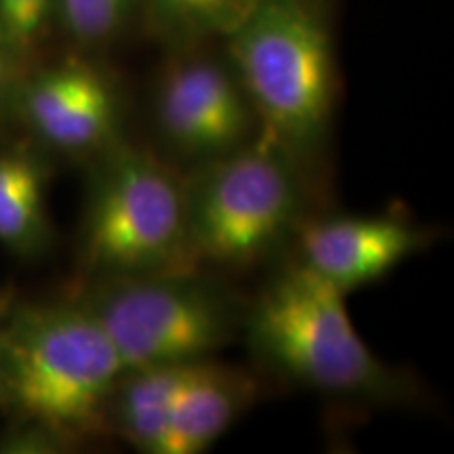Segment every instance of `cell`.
Returning <instances> with one entry per match:
<instances>
[{
	"instance_id": "6da1fadb",
	"label": "cell",
	"mask_w": 454,
	"mask_h": 454,
	"mask_svg": "<svg viewBox=\"0 0 454 454\" xmlns=\"http://www.w3.org/2000/svg\"><path fill=\"white\" fill-rule=\"evenodd\" d=\"M221 41L259 135L299 164L309 160L337 98L331 0H257Z\"/></svg>"
},
{
	"instance_id": "7a4b0ae2",
	"label": "cell",
	"mask_w": 454,
	"mask_h": 454,
	"mask_svg": "<svg viewBox=\"0 0 454 454\" xmlns=\"http://www.w3.org/2000/svg\"><path fill=\"white\" fill-rule=\"evenodd\" d=\"M124 372L110 337L78 301L11 308L0 331L3 406L66 444L104 427Z\"/></svg>"
},
{
	"instance_id": "3957f363",
	"label": "cell",
	"mask_w": 454,
	"mask_h": 454,
	"mask_svg": "<svg viewBox=\"0 0 454 454\" xmlns=\"http://www.w3.org/2000/svg\"><path fill=\"white\" fill-rule=\"evenodd\" d=\"M345 297L294 261L242 317L248 345L276 372L322 394L394 402L404 381L357 334Z\"/></svg>"
},
{
	"instance_id": "277c9868",
	"label": "cell",
	"mask_w": 454,
	"mask_h": 454,
	"mask_svg": "<svg viewBox=\"0 0 454 454\" xmlns=\"http://www.w3.org/2000/svg\"><path fill=\"white\" fill-rule=\"evenodd\" d=\"M98 160L82 225L87 270L99 278L192 271L184 181L122 139Z\"/></svg>"
},
{
	"instance_id": "5b68a950",
	"label": "cell",
	"mask_w": 454,
	"mask_h": 454,
	"mask_svg": "<svg viewBox=\"0 0 454 454\" xmlns=\"http://www.w3.org/2000/svg\"><path fill=\"white\" fill-rule=\"evenodd\" d=\"M301 164L263 135L200 164L184 181L187 238L196 261L248 265L301 225Z\"/></svg>"
},
{
	"instance_id": "8992f818",
	"label": "cell",
	"mask_w": 454,
	"mask_h": 454,
	"mask_svg": "<svg viewBox=\"0 0 454 454\" xmlns=\"http://www.w3.org/2000/svg\"><path fill=\"white\" fill-rule=\"evenodd\" d=\"M78 303L95 316L127 371L208 360L242 325L231 301L192 271L104 276Z\"/></svg>"
},
{
	"instance_id": "52a82bcc",
	"label": "cell",
	"mask_w": 454,
	"mask_h": 454,
	"mask_svg": "<svg viewBox=\"0 0 454 454\" xmlns=\"http://www.w3.org/2000/svg\"><path fill=\"white\" fill-rule=\"evenodd\" d=\"M156 89L164 141L192 160H213L253 139L257 116L227 59L200 47L173 49Z\"/></svg>"
},
{
	"instance_id": "ba28073f",
	"label": "cell",
	"mask_w": 454,
	"mask_h": 454,
	"mask_svg": "<svg viewBox=\"0 0 454 454\" xmlns=\"http://www.w3.org/2000/svg\"><path fill=\"white\" fill-rule=\"evenodd\" d=\"M13 110L38 141L72 156H98L121 139L118 87L90 53L74 49L21 76Z\"/></svg>"
},
{
	"instance_id": "9c48e42d",
	"label": "cell",
	"mask_w": 454,
	"mask_h": 454,
	"mask_svg": "<svg viewBox=\"0 0 454 454\" xmlns=\"http://www.w3.org/2000/svg\"><path fill=\"white\" fill-rule=\"evenodd\" d=\"M299 263L337 291L381 280L423 247L419 227L400 217H333L299 225Z\"/></svg>"
},
{
	"instance_id": "30bf717a",
	"label": "cell",
	"mask_w": 454,
	"mask_h": 454,
	"mask_svg": "<svg viewBox=\"0 0 454 454\" xmlns=\"http://www.w3.org/2000/svg\"><path fill=\"white\" fill-rule=\"evenodd\" d=\"M257 395L251 377L200 360L190 364L175 397L162 454H200L234 425Z\"/></svg>"
},
{
	"instance_id": "8fae6325",
	"label": "cell",
	"mask_w": 454,
	"mask_h": 454,
	"mask_svg": "<svg viewBox=\"0 0 454 454\" xmlns=\"http://www.w3.org/2000/svg\"><path fill=\"white\" fill-rule=\"evenodd\" d=\"M187 368L190 364L145 366L124 372L107 402L106 423L139 452L162 454Z\"/></svg>"
},
{
	"instance_id": "7c38bea8",
	"label": "cell",
	"mask_w": 454,
	"mask_h": 454,
	"mask_svg": "<svg viewBox=\"0 0 454 454\" xmlns=\"http://www.w3.org/2000/svg\"><path fill=\"white\" fill-rule=\"evenodd\" d=\"M47 170L26 147L0 150V244L32 257L49 244Z\"/></svg>"
},
{
	"instance_id": "4fadbf2b",
	"label": "cell",
	"mask_w": 454,
	"mask_h": 454,
	"mask_svg": "<svg viewBox=\"0 0 454 454\" xmlns=\"http://www.w3.org/2000/svg\"><path fill=\"white\" fill-rule=\"evenodd\" d=\"M257 0H144V17L170 49L202 47L240 24Z\"/></svg>"
},
{
	"instance_id": "5bb4252c",
	"label": "cell",
	"mask_w": 454,
	"mask_h": 454,
	"mask_svg": "<svg viewBox=\"0 0 454 454\" xmlns=\"http://www.w3.org/2000/svg\"><path fill=\"white\" fill-rule=\"evenodd\" d=\"M141 17L144 0H57V30L90 55L121 41Z\"/></svg>"
},
{
	"instance_id": "9a60e30c",
	"label": "cell",
	"mask_w": 454,
	"mask_h": 454,
	"mask_svg": "<svg viewBox=\"0 0 454 454\" xmlns=\"http://www.w3.org/2000/svg\"><path fill=\"white\" fill-rule=\"evenodd\" d=\"M57 27V0H0V53L27 72Z\"/></svg>"
},
{
	"instance_id": "2e32d148",
	"label": "cell",
	"mask_w": 454,
	"mask_h": 454,
	"mask_svg": "<svg viewBox=\"0 0 454 454\" xmlns=\"http://www.w3.org/2000/svg\"><path fill=\"white\" fill-rule=\"evenodd\" d=\"M24 74V70H20L13 61L0 53V116L4 112L13 110L17 87H20V81Z\"/></svg>"
},
{
	"instance_id": "e0dca14e",
	"label": "cell",
	"mask_w": 454,
	"mask_h": 454,
	"mask_svg": "<svg viewBox=\"0 0 454 454\" xmlns=\"http://www.w3.org/2000/svg\"><path fill=\"white\" fill-rule=\"evenodd\" d=\"M9 311H11V305H9L7 297H4V294H0V331H3V325H4V320H7Z\"/></svg>"
},
{
	"instance_id": "ac0fdd59",
	"label": "cell",
	"mask_w": 454,
	"mask_h": 454,
	"mask_svg": "<svg viewBox=\"0 0 454 454\" xmlns=\"http://www.w3.org/2000/svg\"><path fill=\"white\" fill-rule=\"evenodd\" d=\"M0 406H3V394H0Z\"/></svg>"
}]
</instances>
